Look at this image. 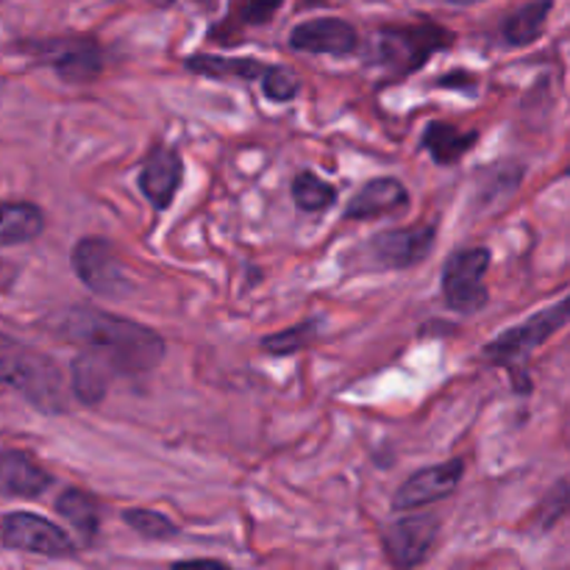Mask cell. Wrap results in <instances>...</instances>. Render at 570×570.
I'll return each instance as SVG.
<instances>
[{
	"mask_svg": "<svg viewBox=\"0 0 570 570\" xmlns=\"http://www.w3.org/2000/svg\"><path fill=\"white\" fill-rule=\"evenodd\" d=\"M48 328L59 340L98 354L120 376H145L165 360V340L154 328L95 306H70Z\"/></svg>",
	"mask_w": 570,
	"mask_h": 570,
	"instance_id": "cell-1",
	"label": "cell"
},
{
	"mask_svg": "<svg viewBox=\"0 0 570 570\" xmlns=\"http://www.w3.org/2000/svg\"><path fill=\"white\" fill-rule=\"evenodd\" d=\"M0 376L6 387L17 390L42 415H65L67 387L61 367L42 351L14 343L9 334L0 340Z\"/></svg>",
	"mask_w": 570,
	"mask_h": 570,
	"instance_id": "cell-2",
	"label": "cell"
},
{
	"mask_svg": "<svg viewBox=\"0 0 570 570\" xmlns=\"http://www.w3.org/2000/svg\"><path fill=\"white\" fill-rule=\"evenodd\" d=\"M454 33L438 22H410V26H382L371 39L367 61L382 67L390 78H404L421 70L438 50L451 48Z\"/></svg>",
	"mask_w": 570,
	"mask_h": 570,
	"instance_id": "cell-3",
	"label": "cell"
},
{
	"mask_svg": "<svg viewBox=\"0 0 570 570\" xmlns=\"http://www.w3.org/2000/svg\"><path fill=\"white\" fill-rule=\"evenodd\" d=\"M20 50L48 65L67 83H89L104 70V50L98 39L87 33L33 39V42H20Z\"/></svg>",
	"mask_w": 570,
	"mask_h": 570,
	"instance_id": "cell-4",
	"label": "cell"
},
{
	"mask_svg": "<svg viewBox=\"0 0 570 570\" xmlns=\"http://www.w3.org/2000/svg\"><path fill=\"white\" fill-rule=\"evenodd\" d=\"M490 271V250L484 245L456 250L443 267V301L451 312L473 315L488 306L490 293L484 287V273Z\"/></svg>",
	"mask_w": 570,
	"mask_h": 570,
	"instance_id": "cell-5",
	"label": "cell"
},
{
	"mask_svg": "<svg viewBox=\"0 0 570 570\" xmlns=\"http://www.w3.org/2000/svg\"><path fill=\"white\" fill-rule=\"evenodd\" d=\"M72 273L89 293L100 298H122L131 293V282L126 278L122 262L117 250L111 248L109 239L104 237H83L78 239L70 254Z\"/></svg>",
	"mask_w": 570,
	"mask_h": 570,
	"instance_id": "cell-6",
	"label": "cell"
},
{
	"mask_svg": "<svg viewBox=\"0 0 570 570\" xmlns=\"http://www.w3.org/2000/svg\"><path fill=\"white\" fill-rule=\"evenodd\" d=\"M570 323V295L568 298L557 301V304L546 306L538 315L527 317L523 323H518L510 332L499 334L493 343L484 345V360H490L493 365H512L518 356L529 354L532 348H540L546 340L554 337L560 328H566Z\"/></svg>",
	"mask_w": 570,
	"mask_h": 570,
	"instance_id": "cell-7",
	"label": "cell"
},
{
	"mask_svg": "<svg viewBox=\"0 0 570 570\" xmlns=\"http://www.w3.org/2000/svg\"><path fill=\"white\" fill-rule=\"evenodd\" d=\"M0 540L9 551H26V554L48 557V560H65L76 554V546L61 532L56 523L33 515V512H9L0 521Z\"/></svg>",
	"mask_w": 570,
	"mask_h": 570,
	"instance_id": "cell-8",
	"label": "cell"
},
{
	"mask_svg": "<svg viewBox=\"0 0 570 570\" xmlns=\"http://www.w3.org/2000/svg\"><path fill=\"white\" fill-rule=\"evenodd\" d=\"M438 239L434 223H415L406 228H390V232L376 234L367 243V259L379 271H406L415 267L417 262L426 259Z\"/></svg>",
	"mask_w": 570,
	"mask_h": 570,
	"instance_id": "cell-9",
	"label": "cell"
},
{
	"mask_svg": "<svg viewBox=\"0 0 570 570\" xmlns=\"http://www.w3.org/2000/svg\"><path fill=\"white\" fill-rule=\"evenodd\" d=\"M462 473H465V460H449L440 465L423 468V471L412 473L393 495V507L399 512L421 510V507L443 501L460 488Z\"/></svg>",
	"mask_w": 570,
	"mask_h": 570,
	"instance_id": "cell-10",
	"label": "cell"
},
{
	"mask_svg": "<svg viewBox=\"0 0 570 570\" xmlns=\"http://www.w3.org/2000/svg\"><path fill=\"white\" fill-rule=\"evenodd\" d=\"M440 521L434 515L401 518L384 532V551L399 568H417L429 560L438 543Z\"/></svg>",
	"mask_w": 570,
	"mask_h": 570,
	"instance_id": "cell-11",
	"label": "cell"
},
{
	"mask_svg": "<svg viewBox=\"0 0 570 570\" xmlns=\"http://www.w3.org/2000/svg\"><path fill=\"white\" fill-rule=\"evenodd\" d=\"M289 48L312 56H351L360 48V33L340 17H315L289 31Z\"/></svg>",
	"mask_w": 570,
	"mask_h": 570,
	"instance_id": "cell-12",
	"label": "cell"
},
{
	"mask_svg": "<svg viewBox=\"0 0 570 570\" xmlns=\"http://www.w3.org/2000/svg\"><path fill=\"white\" fill-rule=\"evenodd\" d=\"M184 181V159L176 148L170 145H159L148 154L142 170H139V193L148 198V204L156 212L170 209V204L176 200V193L181 189Z\"/></svg>",
	"mask_w": 570,
	"mask_h": 570,
	"instance_id": "cell-13",
	"label": "cell"
},
{
	"mask_svg": "<svg viewBox=\"0 0 570 570\" xmlns=\"http://www.w3.org/2000/svg\"><path fill=\"white\" fill-rule=\"evenodd\" d=\"M406 206H410V193L399 178H373L351 198L345 217L348 220H376V217L404 212Z\"/></svg>",
	"mask_w": 570,
	"mask_h": 570,
	"instance_id": "cell-14",
	"label": "cell"
},
{
	"mask_svg": "<svg viewBox=\"0 0 570 570\" xmlns=\"http://www.w3.org/2000/svg\"><path fill=\"white\" fill-rule=\"evenodd\" d=\"M53 476L33 462L26 451L6 449L0 460V490L9 499H39L50 488Z\"/></svg>",
	"mask_w": 570,
	"mask_h": 570,
	"instance_id": "cell-15",
	"label": "cell"
},
{
	"mask_svg": "<svg viewBox=\"0 0 570 570\" xmlns=\"http://www.w3.org/2000/svg\"><path fill=\"white\" fill-rule=\"evenodd\" d=\"M111 367L92 351H81L70 362V390L83 406H98L109 395Z\"/></svg>",
	"mask_w": 570,
	"mask_h": 570,
	"instance_id": "cell-16",
	"label": "cell"
},
{
	"mask_svg": "<svg viewBox=\"0 0 570 570\" xmlns=\"http://www.w3.org/2000/svg\"><path fill=\"white\" fill-rule=\"evenodd\" d=\"M421 142L438 165L449 167L456 165L465 154H471L473 145L479 142V131H473V128H460L454 126V122L434 120L429 122V128L423 131Z\"/></svg>",
	"mask_w": 570,
	"mask_h": 570,
	"instance_id": "cell-17",
	"label": "cell"
},
{
	"mask_svg": "<svg viewBox=\"0 0 570 570\" xmlns=\"http://www.w3.org/2000/svg\"><path fill=\"white\" fill-rule=\"evenodd\" d=\"M184 67L195 76L215 78V81H226V78H237V81H256L267 72L271 65H262L259 59L250 56H212V53H193L184 59Z\"/></svg>",
	"mask_w": 570,
	"mask_h": 570,
	"instance_id": "cell-18",
	"label": "cell"
},
{
	"mask_svg": "<svg viewBox=\"0 0 570 570\" xmlns=\"http://www.w3.org/2000/svg\"><path fill=\"white\" fill-rule=\"evenodd\" d=\"M3 220H0V245L14 248V245L33 243L45 228V212L28 200H6Z\"/></svg>",
	"mask_w": 570,
	"mask_h": 570,
	"instance_id": "cell-19",
	"label": "cell"
},
{
	"mask_svg": "<svg viewBox=\"0 0 570 570\" xmlns=\"http://www.w3.org/2000/svg\"><path fill=\"white\" fill-rule=\"evenodd\" d=\"M551 6H554L551 0H532V3L512 11L504 20V26H501L504 45H510V48H527V45L538 42L540 33L546 31V22H549Z\"/></svg>",
	"mask_w": 570,
	"mask_h": 570,
	"instance_id": "cell-20",
	"label": "cell"
},
{
	"mask_svg": "<svg viewBox=\"0 0 570 570\" xmlns=\"http://www.w3.org/2000/svg\"><path fill=\"white\" fill-rule=\"evenodd\" d=\"M56 512L81 534L87 543H92L98 538V529H100V510H98V501L92 495H87L83 490L78 488H67L65 493L56 499Z\"/></svg>",
	"mask_w": 570,
	"mask_h": 570,
	"instance_id": "cell-21",
	"label": "cell"
},
{
	"mask_svg": "<svg viewBox=\"0 0 570 570\" xmlns=\"http://www.w3.org/2000/svg\"><path fill=\"white\" fill-rule=\"evenodd\" d=\"M293 200L301 212L321 215V212L332 209L334 206V200H337V187L323 181L317 173L304 170L293 178Z\"/></svg>",
	"mask_w": 570,
	"mask_h": 570,
	"instance_id": "cell-22",
	"label": "cell"
},
{
	"mask_svg": "<svg viewBox=\"0 0 570 570\" xmlns=\"http://www.w3.org/2000/svg\"><path fill=\"white\" fill-rule=\"evenodd\" d=\"M317 340V321H304L293 328H284V332L271 334V337H262V351L271 356H289L301 354V351L312 348V343Z\"/></svg>",
	"mask_w": 570,
	"mask_h": 570,
	"instance_id": "cell-23",
	"label": "cell"
},
{
	"mask_svg": "<svg viewBox=\"0 0 570 570\" xmlns=\"http://www.w3.org/2000/svg\"><path fill=\"white\" fill-rule=\"evenodd\" d=\"M122 521L142 534L145 540H170L178 534V527L167 515L156 510H145V507H134V510H122Z\"/></svg>",
	"mask_w": 570,
	"mask_h": 570,
	"instance_id": "cell-24",
	"label": "cell"
},
{
	"mask_svg": "<svg viewBox=\"0 0 570 570\" xmlns=\"http://www.w3.org/2000/svg\"><path fill=\"white\" fill-rule=\"evenodd\" d=\"M570 512V484L562 479L554 488L546 493V499L540 501L538 512L532 518V527H538V532H551L557 523L562 521Z\"/></svg>",
	"mask_w": 570,
	"mask_h": 570,
	"instance_id": "cell-25",
	"label": "cell"
},
{
	"mask_svg": "<svg viewBox=\"0 0 570 570\" xmlns=\"http://www.w3.org/2000/svg\"><path fill=\"white\" fill-rule=\"evenodd\" d=\"M298 89L301 83L298 78H295V72L284 70V67L278 65H271L265 76H262V92H265V98L276 100V104H287V100H293L295 95H298Z\"/></svg>",
	"mask_w": 570,
	"mask_h": 570,
	"instance_id": "cell-26",
	"label": "cell"
},
{
	"mask_svg": "<svg viewBox=\"0 0 570 570\" xmlns=\"http://www.w3.org/2000/svg\"><path fill=\"white\" fill-rule=\"evenodd\" d=\"M282 0H237L232 14H237L245 26H265L276 17Z\"/></svg>",
	"mask_w": 570,
	"mask_h": 570,
	"instance_id": "cell-27",
	"label": "cell"
},
{
	"mask_svg": "<svg viewBox=\"0 0 570 570\" xmlns=\"http://www.w3.org/2000/svg\"><path fill=\"white\" fill-rule=\"evenodd\" d=\"M438 87H449V89H454V87H462V89L476 87V76H471V72L456 70V72H449V76L438 78Z\"/></svg>",
	"mask_w": 570,
	"mask_h": 570,
	"instance_id": "cell-28",
	"label": "cell"
},
{
	"mask_svg": "<svg viewBox=\"0 0 570 570\" xmlns=\"http://www.w3.org/2000/svg\"><path fill=\"white\" fill-rule=\"evenodd\" d=\"M193 3H198L200 9H217V0H193Z\"/></svg>",
	"mask_w": 570,
	"mask_h": 570,
	"instance_id": "cell-29",
	"label": "cell"
},
{
	"mask_svg": "<svg viewBox=\"0 0 570 570\" xmlns=\"http://www.w3.org/2000/svg\"><path fill=\"white\" fill-rule=\"evenodd\" d=\"M445 3H451V6H476V3H482V0H445Z\"/></svg>",
	"mask_w": 570,
	"mask_h": 570,
	"instance_id": "cell-30",
	"label": "cell"
},
{
	"mask_svg": "<svg viewBox=\"0 0 570 570\" xmlns=\"http://www.w3.org/2000/svg\"><path fill=\"white\" fill-rule=\"evenodd\" d=\"M159 3H165V6H167V3H173V0H159Z\"/></svg>",
	"mask_w": 570,
	"mask_h": 570,
	"instance_id": "cell-31",
	"label": "cell"
},
{
	"mask_svg": "<svg viewBox=\"0 0 570 570\" xmlns=\"http://www.w3.org/2000/svg\"><path fill=\"white\" fill-rule=\"evenodd\" d=\"M566 176H570V165H568V170H566Z\"/></svg>",
	"mask_w": 570,
	"mask_h": 570,
	"instance_id": "cell-32",
	"label": "cell"
}]
</instances>
